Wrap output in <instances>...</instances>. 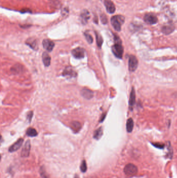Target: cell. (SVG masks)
Masks as SVG:
<instances>
[{
  "mask_svg": "<svg viewBox=\"0 0 177 178\" xmlns=\"http://www.w3.org/2000/svg\"><path fill=\"white\" fill-rule=\"evenodd\" d=\"M115 44L112 47V51L114 55L118 58L121 59L124 53V48L122 46V41L119 37L117 35H114Z\"/></svg>",
  "mask_w": 177,
  "mask_h": 178,
  "instance_id": "1",
  "label": "cell"
},
{
  "mask_svg": "<svg viewBox=\"0 0 177 178\" xmlns=\"http://www.w3.org/2000/svg\"><path fill=\"white\" fill-rule=\"evenodd\" d=\"M125 18L123 16L115 15L113 16L111 19V24L116 31L121 30L122 25L125 22Z\"/></svg>",
  "mask_w": 177,
  "mask_h": 178,
  "instance_id": "2",
  "label": "cell"
},
{
  "mask_svg": "<svg viewBox=\"0 0 177 178\" xmlns=\"http://www.w3.org/2000/svg\"><path fill=\"white\" fill-rule=\"evenodd\" d=\"M124 172L126 176L133 177L136 175L138 172V168L133 164H128L124 168Z\"/></svg>",
  "mask_w": 177,
  "mask_h": 178,
  "instance_id": "3",
  "label": "cell"
},
{
  "mask_svg": "<svg viewBox=\"0 0 177 178\" xmlns=\"http://www.w3.org/2000/svg\"><path fill=\"white\" fill-rule=\"evenodd\" d=\"M138 66V60L135 56L131 55L128 60L129 70L131 72H134L136 70Z\"/></svg>",
  "mask_w": 177,
  "mask_h": 178,
  "instance_id": "4",
  "label": "cell"
},
{
  "mask_svg": "<svg viewBox=\"0 0 177 178\" xmlns=\"http://www.w3.org/2000/svg\"><path fill=\"white\" fill-rule=\"evenodd\" d=\"M144 21L148 25H154L157 23L158 18L154 14H146L144 16Z\"/></svg>",
  "mask_w": 177,
  "mask_h": 178,
  "instance_id": "5",
  "label": "cell"
},
{
  "mask_svg": "<svg viewBox=\"0 0 177 178\" xmlns=\"http://www.w3.org/2000/svg\"><path fill=\"white\" fill-rule=\"evenodd\" d=\"M72 54L76 59H82L85 56V50L81 47H77L72 51Z\"/></svg>",
  "mask_w": 177,
  "mask_h": 178,
  "instance_id": "6",
  "label": "cell"
},
{
  "mask_svg": "<svg viewBox=\"0 0 177 178\" xmlns=\"http://www.w3.org/2000/svg\"><path fill=\"white\" fill-rule=\"evenodd\" d=\"M31 149V143L29 140L27 141L21 151V156L22 157H28L30 155Z\"/></svg>",
  "mask_w": 177,
  "mask_h": 178,
  "instance_id": "7",
  "label": "cell"
},
{
  "mask_svg": "<svg viewBox=\"0 0 177 178\" xmlns=\"http://www.w3.org/2000/svg\"><path fill=\"white\" fill-rule=\"evenodd\" d=\"M62 75L64 77L69 78H74L77 76V73L74 70H73L72 67H67L63 71Z\"/></svg>",
  "mask_w": 177,
  "mask_h": 178,
  "instance_id": "8",
  "label": "cell"
},
{
  "mask_svg": "<svg viewBox=\"0 0 177 178\" xmlns=\"http://www.w3.org/2000/svg\"><path fill=\"white\" fill-rule=\"evenodd\" d=\"M104 5L106 8V11L108 13L113 14L115 12V6L111 0H104Z\"/></svg>",
  "mask_w": 177,
  "mask_h": 178,
  "instance_id": "9",
  "label": "cell"
},
{
  "mask_svg": "<svg viewBox=\"0 0 177 178\" xmlns=\"http://www.w3.org/2000/svg\"><path fill=\"white\" fill-rule=\"evenodd\" d=\"M43 46L47 51L51 52L55 47V43L51 40L44 39L43 41Z\"/></svg>",
  "mask_w": 177,
  "mask_h": 178,
  "instance_id": "10",
  "label": "cell"
},
{
  "mask_svg": "<svg viewBox=\"0 0 177 178\" xmlns=\"http://www.w3.org/2000/svg\"><path fill=\"white\" fill-rule=\"evenodd\" d=\"M23 142H24V140L22 139H19L14 144L11 145V147H9V152L12 153V152H14V151L18 150L22 146Z\"/></svg>",
  "mask_w": 177,
  "mask_h": 178,
  "instance_id": "11",
  "label": "cell"
},
{
  "mask_svg": "<svg viewBox=\"0 0 177 178\" xmlns=\"http://www.w3.org/2000/svg\"><path fill=\"white\" fill-rule=\"evenodd\" d=\"M81 94L83 98L87 100H90L93 98V92L86 88L82 89L81 91Z\"/></svg>",
  "mask_w": 177,
  "mask_h": 178,
  "instance_id": "12",
  "label": "cell"
},
{
  "mask_svg": "<svg viewBox=\"0 0 177 178\" xmlns=\"http://www.w3.org/2000/svg\"><path fill=\"white\" fill-rule=\"evenodd\" d=\"M136 102V92L134 88H132L131 94H130V97H129V106L130 109H133V107L134 105L135 104Z\"/></svg>",
  "mask_w": 177,
  "mask_h": 178,
  "instance_id": "13",
  "label": "cell"
},
{
  "mask_svg": "<svg viewBox=\"0 0 177 178\" xmlns=\"http://www.w3.org/2000/svg\"><path fill=\"white\" fill-rule=\"evenodd\" d=\"M175 27L172 24L165 25L162 28V32L166 35L171 34L175 30Z\"/></svg>",
  "mask_w": 177,
  "mask_h": 178,
  "instance_id": "14",
  "label": "cell"
},
{
  "mask_svg": "<svg viewBox=\"0 0 177 178\" xmlns=\"http://www.w3.org/2000/svg\"><path fill=\"white\" fill-rule=\"evenodd\" d=\"M42 60H43V62L45 66L48 67L51 65V57L49 54L46 52H44L42 54Z\"/></svg>",
  "mask_w": 177,
  "mask_h": 178,
  "instance_id": "15",
  "label": "cell"
},
{
  "mask_svg": "<svg viewBox=\"0 0 177 178\" xmlns=\"http://www.w3.org/2000/svg\"><path fill=\"white\" fill-rule=\"evenodd\" d=\"M81 20H82L83 24H86L88 22V20L90 18V14H89L88 11L85 9L82 11V14L81 15Z\"/></svg>",
  "mask_w": 177,
  "mask_h": 178,
  "instance_id": "16",
  "label": "cell"
},
{
  "mask_svg": "<svg viewBox=\"0 0 177 178\" xmlns=\"http://www.w3.org/2000/svg\"><path fill=\"white\" fill-rule=\"evenodd\" d=\"M133 126H134V123L133 119L131 118H129L126 122V130L127 132L131 133L133 131Z\"/></svg>",
  "mask_w": 177,
  "mask_h": 178,
  "instance_id": "17",
  "label": "cell"
},
{
  "mask_svg": "<svg viewBox=\"0 0 177 178\" xmlns=\"http://www.w3.org/2000/svg\"><path fill=\"white\" fill-rule=\"evenodd\" d=\"M26 44L32 49L35 50L38 49V44L36 43V41L35 39H29L28 40H27Z\"/></svg>",
  "mask_w": 177,
  "mask_h": 178,
  "instance_id": "18",
  "label": "cell"
},
{
  "mask_svg": "<svg viewBox=\"0 0 177 178\" xmlns=\"http://www.w3.org/2000/svg\"><path fill=\"white\" fill-rule=\"evenodd\" d=\"M103 134V128L102 127H100L99 128L97 129L93 134V138L96 140H99L101 138Z\"/></svg>",
  "mask_w": 177,
  "mask_h": 178,
  "instance_id": "19",
  "label": "cell"
},
{
  "mask_svg": "<svg viewBox=\"0 0 177 178\" xmlns=\"http://www.w3.org/2000/svg\"><path fill=\"white\" fill-rule=\"evenodd\" d=\"M26 134L28 136L30 137H34L38 135V132L36 131V130L32 128H29L27 129Z\"/></svg>",
  "mask_w": 177,
  "mask_h": 178,
  "instance_id": "20",
  "label": "cell"
},
{
  "mask_svg": "<svg viewBox=\"0 0 177 178\" xmlns=\"http://www.w3.org/2000/svg\"><path fill=\"white\" fill-rule=\"evenodd\" d=\"M71 128L75 131H78L81 128V125L78 121H73L71 123Z\"/></svg>",
  "mask_w": 177,
  "mask_h": 178,
  "instance_id": "21",
  "label": "cell"
},
{
  "mask_svg": "<svg viewBox=\"0 0 177 178\" xmlns=\"http://www.w3.org/2000/svg\"><path fill=\"white\" fill-rule=\"evenodd\" d=\"M95 34L96 36V40H97V44L98 47L100 48L102 46L103 41L101 36H100L99 34H98L97 32H96Z\"/></svg>",
  "mask_w": 177,
  "mask_h": 178,
  "instance_id": "22",
  "label": "cell"
},
{
  "mask_svg": "<svg viewBox=\"0 0 177 178\" xmlns=\"http://www.w3.org/2000/svg\"><path fill=\"white\" fill-rule=\"evenodd\" d=\"M80 169H81V170L82 172H86L87 167L86 163L85 160H84L82 161L81 165V167H80Z\"/></svg>",
  "mask_w": 177,
  "mask_h": 178,
  "instance_id": "23",
  "label": "cell"
},
{
  "mask_svg": "<svg viewBox=\"0 0 177 178\" xmlns=\"http://www.w3.org/2000/svg\"><path fill=\"white\" fill-rule=\"evenodd\" d=\"M85 38L86 39L87 42L89 43V44H91L93 42V38L92 37V36L90 35L89 34H87V33H85L84 34Z\"/></svg>",
  "mask_w": 177,
  "mask_h": 178,
  "instance_id": "24",
  "label": "cell"
},
{
  "mask_svg": "<svg viewBox=\"0 0 177 178\" xmlns=\"http://www.w3.org/2000/svg\"><path fill=\"white\" fill-rule=\"evenodd\" d=\"M152 144L153 145L154 147L159 149H164V146H165V145L164 144L159 143H152Z\"/></svg>",
  "mask_w": 177,
  "mask_h": 178,
  "instance_id": "25",
  "label": "cell"
},
{
  "mask_svg": "<svg viewBox=\"0 0 177 178\" xmlns=\"http://www.w3.org/2000/svg\"><path fill=\"white\" fill-rule=\"evenodd\" d=\"M101 20L102 23L104 24H106L108 22L107 18H106V16L105 15H101Z\"/></svg>",
  "mask_w": 177,
  "mask_h": 178,
  "instance_id": "26",
  "label": "cell"
},
{
  "mask_svg": "<svg viewBox=\"0 0 177 178\" xmlns=\"http://www.w3.org/2000/svg\"><path fill=\"white\" fill-rule=\"evenodd\" d=\"M46 172L44 171V170H43V168H41V176L43 178H47L46 175L45 174Z\"/></svg>",
  "mask_w": 177,
  "mask_h": 178,
  "instance_id": "27",
  "label": "cell"
},
{
  "mask_svg": "<svg viewBox=\"0 0 177 178\" xmlns=\"http://www.w3.org/2000/svg\"><path fill=\"white\" fill-rule=\"evenodd\" d=\"M32 116H33V112L32 111H30L29 112L28 115H27V119L29 120V122H30L32 118Z\"/></svg>",
  "mask_w": 177,
  "mask_h": 178,
  "instance_id": "28",
  "label": "cell"
},
{
  "mask_svg": "<svg viewBox=\"0 0 177 178\" xmlns=\"http://www.w3.org/2000/svg\"><path fill=\"white\" fill-rule=\"evenodd\" d=\"M106 113H105V114H103L102 116L101 117V118H100V120H99V122L100 123H101L102 122L103 120H104V119L106 118Z\"/></svg>",
  "mask_w": 177,
  "mask_h": 178,
  "instance_id": "29",
  "label": "cell"
},
{
  "mask_svg": "<svg viewBox=\"0 0 177 178\" xmlns=\"http://www.w3.org/2000/svg\"><path fill=\"white\" fill-rule=\"evenodd\" d=\"M74 178H79V177L77 175H75V177H74Z\"/></svg>",
  "mask_w": 177,
  "mask_h": 178,
  "instance_id": "30",
  "label": "cell"
}]
</instances>
